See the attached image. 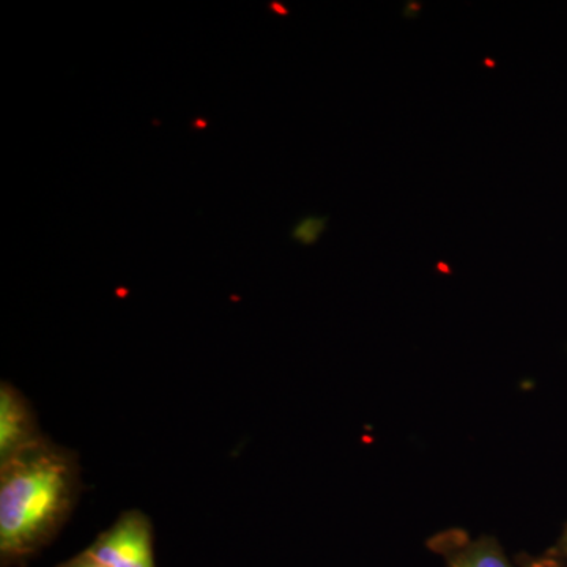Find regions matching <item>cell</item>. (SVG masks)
I'll return each instance as SVG.
<instances>
[{"label":"cell","instance_id":"1","mask_svg":"<svg viewBox=\"0 0 567 567\" xmlns=\"http://www.w3.org/2000/svg\"><path fill=\"white\" fill-rule=\"evenodd\" d=\"M76 454L41 436L0 462V563L24 565L54 540L81 494Z\"/></svg>","mask_w":567,"mask_h":567},{"label":"cell","instance_id":"2","mask_svg":"<svg viewBox=\"0 0 567 567\" xmlns=\"http://www.w3.org/2000/svg\"><path fill=\"white\" fill-rule=\"evenodd\" d=\"M84 551L107 567H156L151 517L140 509L125 511Z\"/></svg>","mask_w":567,"mask_h":567},{"label":"cell","instance_id":"3","mask_svg":"<svg viewBox=\"0 0 567 567\" xmlns=\"http://www.w3.org/2000/svg\"><path fill=\"white\" fill-rule=\"evenodd\" d=\"M37 416L25 395L10 383L0 386V462L40 440Z\"/></svg>","mask_w":567,"mask_h":567},{"label":"cell","instance_id":"4","mask_svg":"<svg viewBox=\"0 0 567 567\" xmlns=\"http://www.w3.org/2000/svg\"><path fill=\"white\" fill-rule=\"evenodd\" d=\"M446 567H516L494 537L447 539L439 543Z\"/></svg>","mask_w":567,"mask_h":567},{"label":"cell","instance_id":"5","mask_svg":"<svg viewBox=\"0 0 567 567\" xmlns=\"http://www.w3.org/2000/svg\"><path fill=\"white\" fill-rule=\"evenodd\" d=\"M328 218H317V216H308V218L301 219L297 226L293 227L292 238L293 240L300 241L301 245L311 246L319 240L320 235L327 229Z\"/></svg>","mask_w":567,"mask_h":567},{"label":"cell","instance_id":"6","mask_svg":"<svg viewBox=\"0 0 567 567\" xmlns=\"http://www.w3.org/2000/svg\"><path fill=\"white\" fill-rule=\"evenodd\" d=\"M55 567H107L103 565V563L96 561L95 558H92L91 555L85 554L84 550L81 554H78L76 557L66 559V561L61 563V565Z\"/></svg>","mask_w":567,"mask_h":567},{"label":"cell","instance_id":"7","mask_svg":"<svg viewBox=\"0 0 567 567\" xmlns=\"http://www.w3.org/2000/svg\"><path fill=\"white\" fill-rule=\"evenodd\" d=\"M522 567H567L563 559L555 554V550L551 554L543 555L539 558L528 559L525 565Z\"/></svg>","mask_w":567,"mask_h":567},{"label":"cell","instance_id":"8","mask_svg":"<svg viewBox=\"0 0 567 567\" xmlns=\"http://www.w3.org/2000/svg\"><path fill=\"white\" fill-rule=\"evenodd\" d=\"M421 10H423V3L410 0V2L405 3L404 17L406 20H416L420 17Z\"/></svg>","mask_w":567,"mask_h":567},{"label":"cell","instance_id":"9","mask_svg":"<svg viewBox=\"0 0 567 567\" xmlns=\"http://www.w3.org/2000/svg\"><path fill=\"white\" fill-rule=\"evenodd\" d=\"M555 554H557L558 557L563 559V563H565L567 566V525L565 532H563L561 537H559L558 547L557 550H555Z\"/></svg>","mask_w":567,"mask_h":567},{"label":"cell","instance_id":"10","mask_svg":"<svg viewBox=\"0 0 567 567\" xmlns=\"http://www.w3.org/2000/svg\"><path fill=\"white\" fill-rule=\"evenodd\" d=\"M270 10H274L275 13L281 14V17H287L289 14V10L286 9V6L279 2H271Z\"/></svg>","mask_w":567,"mask_h":567},{"label":"cell","instance_id":"11","mask_svg":"<svg viewBox=\"0 0 567 567\" xmlns=\"http://www.w3.org/2000/svg\"><path fill=\"white\" fill-rule=\"evenodd\" d=\"M483 65L486 66L488 70H494L496 66V62L492 58H486L483 61Z\"/></svg>","mask_w":567,"mask_h":567},{"label":"cell","instance_id":"12","mask_svg":"<svg viewBox=\"0 0 567 567\" xmlns=\"http://www.w3.org/2000/svg\"><path fill=\"white\" fill-rule=\"evenodd\" d=\"M436 268H439V270H442V274H451V268L447 267L445 262H440L439 265H436Z\"/></svg>","mask_w":567,"mask_h":567},{"label":"cell","instance_id":"13","mask_svg":"<svg viewBox=\"0 0 567 567\" xmlns=\"http://www.w3.org/2000/svg\"><path fill=\"white\" fill-rule=\"evenodd\" d=\"M207 125L205 122H194V126H197V128H203V126Z\"/></svg>","mask_w":567,"mask_h":567}]
</instances>
